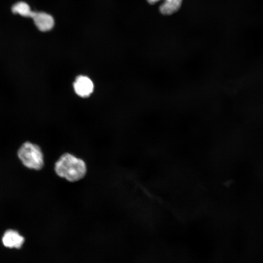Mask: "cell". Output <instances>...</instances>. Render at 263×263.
Masks as SVG:
<instances>
[{
    "mask_svg": "<svg viewBox=\"0 0 263 263\" xmlns=\"http://www.w3.org/2000/svg\"><path fill=\"white\" fill-rule=\"evenodd\" d=\"M56 174L69 183H76L83 179L87 175L88 167L81 157L72 153H63L54 165Z\"/></svg>",
    "mask_w": 263,
    "mask_h": 263,
    "instance_id": "1",
    "label": "cell"
},
{
    "mask_svg": "<svg viewBox=\"0 0 263 263\" xmlns=\"http://www.w3.org/2000/svg\"><path fill=\"white\" fill-rule=\"evenodd\" d=\"M18 155L28 168L39 170L43 167V154L40 147L36 144L29 142L24 143L19 150Z\"/></svg>",
    "mask_w": 263,
    "mask_h": 263,
    "instance_id": "2",
    "label": "cell"
},
{
    "mask_svg": "<svg viewBox=\"0 0 263 263\" xmlns=\"http://www.w3.org/2000/svg\"><path fill=\"white\" fill-rule=\"evenodd\" d=\"M73 87L76 94L81 97L89 96L94 91V84L87 76L80 75L75 79Z\"/></svg>",
    "mask_w": 263,
    "mask_h": 263,
    "instance_id": "3",
    "label": "cell"
},
{
    "mask_svg": "<svg viewBox=\"0 0 263 263\" xmlns=\"http://www.w3.org/2000/svg\"><path fill=\"white\" fill-rule=\"evenodd\" d=\"M32 18L37 28L42 32L51 30L55 24L53 17L45 12H34Z\"/></svg>",
    "mask_w": 263,
    "mask_h": 263,
    "instance_id": "4",
    "label": "cell"
},
{
    "mask_svg": "<svg viewBox=\"0 0 263 263\" xmlns=\"http://www.w3.org/2000/svg\"><path fill=\"white\" fill-rule=\"evenodd\" d=\"M24 242V238L17 231L9 229L5 232L2 237L3 245L9 248H20Z\"/></svg>",
    "mask_w": 263,
    "mask_h": 263,
    "instance_id": "5",
    "label": "cell"
},
{
    "mask_svg": "<svg viewBox=\"0 0 263 263\" xmlns=\"http://www.w3.org/2000/svg\"><path fill=\"white\" fill-rule=\"evenodd\" d=\"M183 0H164L159 7L160 13L164 16L172 15L180 9Z\"/></svg>",
    "mask_w": 263,
    "mask_h": 263,
    "instance_id": "6",
    "label": "cell"
},
{
    "mask_svg": "<svg viewBox=\"0 0 263 263\" xmlns=\"http://www.w3.org/2000/svg\"><path fill=\"white\" fill-rule=\"evenodd\" d=\"M12 11L14 14H18L21 16L31 18L34 11H32L29 5L24 2H19L14 4L12 8Z\"/></svg>",
    "mask_w": 263,
    "mask_h": 263,
    "instance_id": "7",
    "label": "cell"
},
{
    "mask_svg": "<svg viewBox=\"0 0 263 263\" xmlns=\"http://www.w3.org/2000/svg\"><path fill=\"white\" fill-rule=\"evenodd\" d=\"M147 2L151 5H154L160 1H163L164 0H146Z\"/></svg>",
    "mask_w": 263,
    "mask_h": 263,
    "instance_id": "8",
    "label": "cell"
}]
</instances>
